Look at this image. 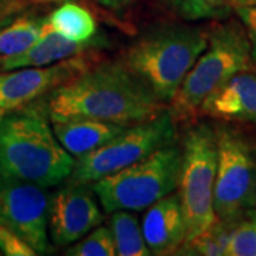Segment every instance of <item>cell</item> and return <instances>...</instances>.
I'll return each instance as SVG.
<instances>
[{
    "mask_svg": "<svg viewBox=\"0 0 256 256\" xmlns=\"http://www.w3.org/2000/svg\"><path fill=\"white\" fill-rule=\"evenodd\" d=\"M166 108L122 62L92 64L56 87L47 100L52 122L90 118L132 126L154 118Z\"/></svg>",
    "mask_w": 256,
    "mask_h": 256,
    "instance_id": "1",
    "label": "cell"
},
{
    "mask_svg": "<svg viewBox=\"0 0 256 256\" xmlns=\"http://www.w3.org/2000/svg\"><path fill=\"white\" fill-rule=\"evenodd\" d=\"M74 162L40 112L0 116V178L50 188L68 180Z\"/></svg>",
    "mask_w": 256,
    "mask_h": 256,
    "instance_id": "2",
    "label": "cell"
},
{
    "mask_svg": "<svg viewBox=\"0 0 256 256\" xmlns=\"http://www.w3.org/2000/svg\"><path fill=\"white\" fill-rule=\"evenodd\" d=\"M208 44V32L191 26H161L128 47L122 64L162 102H170Z\"/></svg>",
    "mask_w": 256,
    "mask_h": 256,
    "instance_id": "3",
    "label": "cell"
},
{
    "mask_svg": "<svg viewBox=\"0 0 256 256\" xmlns=\"http://www.w3.org/2000/svg\"><path fill=\"white\" fill-rule=\"evenodd\" d=\"M252 66L250 43L242 23L215 24L208 32V44L170 101L176 120L194 117L205 98L239 72Z\"/></svg>",
    "mask_w": 256,
    "mask_h": 256,
    "instance_id": "4",
    "label": "cell"
},
{
    "mask_svg": "<svg viewBox=\"0 0 256 256\" xmlns=\"http://www.w3.org/2000/svg\"><path fill=\"white\" fill-rule=\"evenodd\" d=\"M182 150L175 142L92 184L107 214L114 210H146L180 184Z\"/></svg>",
    "mask_w": 256,
    "mask_h": 256,
    "instance_id": "5",
    "label": "cell"
},
{
    "mask_svg": "<svg viewBox=\"0 0 256 256\" xmlns=\"http://www.w3.org/2000/svg\"><path fill=\"white\" fill-rule=\"evenodd\" d=\"M178 195L185 220V240L190 244L212 228L218 216L214 210V188L218 165L216 130L210 124L192 126L184 136Z\"/></svg>",
    "mask_w": 256,
    "mask_h": 256,
    "instance_id": "6",
    "label": "cell"
},
{
    "mask_svg": "<svg viewBox=\"0 0 256 256\" xmlns=\"http://www.w3.org/2000/svg\"><path fill=\"white\" fill-rule=\"evenodd\" d=\"M175 141V118L170 108H166L154 118L128 126L107 144L76 160L68 182L92 185Z\"/></svg>",
    "mask_w": 256,
    "mask_h": 256,
    "instance_id": "7",
    "label": "cell"
},
{
    "mask_svg": "<svg viewBox=\"0 0 256 256\" xmlns=\"http://www.w3.org/2000/svg\"><path fill=\"white\" fill-rule=\"evenodd\" d=\"M218 165L214 210L220 220H238L256 205V152L245 136L216 128Z\"/></svg>",
    "mask_w": 256,
    "mask_h": 256,
    "instance_id": "8",
    "label": "cell"
},
{
    "mask_svg": "<svg viewBox=\"0 0 256 256\" xmlns=\"http://www.w3.org/2000/svg\"><path fill=\"white\" fill-rule=\"evenodd\" d=\"M48 205L44 186L0 178V224L26 240L37 255L48 250Z\"/></svg>",
    "mask_w": 256,
    "mask_h": 256,
    "instance_id": "9",
    "label": "cell"
},
{
    "mask_svg": "<svg viewBox=\"0 0 256 256\" xmlns=\"http://www.w3.org/2000/svg\"><path fill=\"white\" fill-rule=\"evenodd\" d=\"M94 64L86 54L46 67H23L0 73V116L20 110Z\"/></svg>",
    "mask_w": 256,
    "mask_h": 256,
    "instance_id": "10",
    "label": "cell"
},
{
    "mask_svg": "<svg viewBox=\"0 0 256 256\" xmlns=\"http://www.w3.org/2000/svg\"><path fill=\"white\" fill-rule=\"evenodd\" d=\"M102 222L92 188L70 182L50 198L48 234L56 245H70Z\"/></svg>",
    "mask_w": 256,
    "mask_h": 256,
    "instance_id": "11",
    "label": "cell"
},
{
    "mask_svg": "<svg viewBox=\"0 0 256 256\" xmlns=\"http://www.w3.org/2000/svg\"><path fill=\"white\" fill-rule=\"evenodd\" d=\"M141 229L151 255L176 254L185 240V220L178 192H171L148 206Z\"/></svg>",
    "mask_w": 256,
    "mask_h": 256,
    "instance_id": "12",
    "label": "cell"
},
{
    "mask_svg": "<svg viewBox=\"0 0 256 256\" xmlns=\"http://www.w3.org/2000/svg\"><path fill=\"white\" fill-rule=\"evenodd\" d=\"M201 112L239 122H256V74L244 70L232 76L202 102Z\"/></svg>",
    "mask_w": 256,
    "mask_h": 256,
    "instance_id": "13",
    "label": "cell"
},
{
    "mask_svg": "<svg viewBox=\"0 0 256 256\" xmlns=\"http://www.w3.org/2000/svg\"><path fill=\"white\" fill-rule=\"evenodd\" d=\"M97 46L98 40L96 37L84 43L73 42L50 30L44 23V32L36 43L24 53L0 63V72H9L23 67H46L76 56L86 54Z\"/></svg>",
    "mask_w": 256,
    "mask_h": 256,
    "instance_id": "14",
    "label": "cell"
},
{
    "mask_svg": "<svg viewBox=\"0 0 256 256\" xmlns=\"http://www.w3.org/2000/svg\"><path fill=\"white\" fill-rule=\"evenodd\" d=\"M126 127L128 126L98 120L76 118L53 122V132L64 150L74 160H80L117 137Z\"/></svg>",
    "mask_w": 256,
    "mask_h": 256,
    "instance_id": "15",
    "label": "cell"
},
{
    "mask_svg": "<svg viewBox=\"0 0 256 256\" xmlns=\"http://www.w3.org/2000/svg\"><path fill=\"white\" fill-rule=\"evenodd\" d=\"M44 23L50 30L78 43L92 40L97 32L94 16L74 2H64L44 18Z\"/></svg>",
    "mask_w": 256,
    "mask_h": 256,
    "instance_id": "16",
    "label": "cell"
},
{
    "mask_svg": "<svg viewBox=\"0 0 256 256\" xmlns=\"http://www.w3.org/2000/svg\"><path fill=\"white\" fill-rule=\"evenodd\" d=\"M44 32V18L20 16L0 28V63L24 53Z\"/></svg>",
    "mask_w": 256,
    "mask_h": 256,
    "instance_id": "17",
    "label": "cell"
},
{
    "mask_svg": "<svg viewBox=\"0 0 256 256\" xmlns=\"http://www.w3.org/2000/svg\"><path fill=\"white\" fill-rule=\"evenodd\" d=\"M110 229L116 244V255L118 256H148L151 255L146 246L138 216L128 210L111 212Z\"/></svg>",
    "mask_w": 256,
    "mask_h": 256,
    "instance_id": "18",
    "label": "cell"
},
{
    "mask_svg": "<svg viewBox=\"0 0 256 256\" xmlns=\"http://www.w3.org/2000/svg\"><path fill=\"white\" fill-rule=\"evenodd\" d=\"M238 220L229 222V220H216V224L204 232L198 238H195L190 244H185L180 248V250H186L184 254L190 255H226L229 238L232 235V230L235 228Z\"/></svg>",
    "mask_w": 256,
    "mask_h": 256,
    "instance_id": "19",
    "label": "cell"
},
{
    "mask_svg": "<svg viewBox=\"0 0 256 256\" xmlns=\"http://www.w3.org/2000/svg\"><path fill=\"white\" fill-rule=\"evenodd\" d=\"M178 16L186 20L225 18L234 9V0H171Z\"/></svg>",
    "mask_w": 256,
    "mask_h": 256,
    "instance_id": "20",
    "label": "cell"
},
{
    "mask_svg": "<svg viewBox=\"0 0 256 256\" xmlns=\"http://www.w3.org/2000/svg\"><path fill=\"white\" fill-rule=\"evenodd\" d=\"M68 256H114L116 244L110 226H96L86 236L74 242L66 252Z\"/></svg>",
    "mask_w": 256,
    "mask_h": 256,
    "instance_id": "21",
    "label": "cell"
},
{
    "mask_svg": "<svg viewBox=\"0 0 256 256\" xmlns=\"http://www.w3.org/2000/svg\"><path fill=\"white\" fill-rule=\"evenodd\" d=\"M226 255L256 256V214L242 222H236L229 238Z\"/></svg>",
    "mask_w": 256,
    "mask_h": 256,
    "instance_id": "22",
    "label": "cell"
},
{
    "mask_svg": "<svg viewBox=\"0 0 256 256\" xmlns=\"http://www.w3.org/2000/svg\"><path fill=\"white\" fill-rule=\"evenodd\" d=\"M0 250L8 256H34L37 252L12 229L0 224Z\"/></svg>",
    "mask_w": 256,
    "mask_h": 256,
    "instance_id": "23",
    "label": "cell"
},
{
    "mask_svg": "<svg viewBox=\"0 0 256 256\" xmlns=\"http://www.w3.org/2000/svg\"><path fill=\"white\" fill-rule=\"evenodd\" d=\"M235 12L246 32L252 58L256 62V6H236Z\"/></svg>",
    "mask_w": 256,
    "mask_h": 256,
    "instance_id": "24",
    "label": "cell"
},
{
    "mask_svg": "<svg viewBox=\"0 0 256 256\" xmlns=\"http://www.w3.org/2000/svg\"><path fill=\"white\" fill-rule=\"evenodd\" d=\"M32 6V0H0V28L23 16Z\"/></svg>",
    "mask_w": 256,
    "mask_h": 256,
    "instance_id": "25",
    "label": "cell"
},
{
    "mask_svg": "<svg viewBox=\"0 0 256 256\" xmlns=\"http://www.w3.org/2000/svg\"><path fill=\"white\" fill-rule=\"evenodd\" d=\"M98 4L111 10H122L132 4L136 0H96Z\"/></svg>",
    "mask_w": 256,
    "mask_h": 256,
    "instance_id": "26",
    "label": "cell"
},
{
    "mask_svg": "<svg viewBox=\"0 0 256 256\" xmlns=\"http://www.w3.org/2000/svg\"><path fill=\"white\" fill-rule=\"evenodd\" d=\"M236 6H256V0H234V9Z\"/></svg>",
    "mask_w": 256,
    "mask_h": 256,
    "instance_id": "27",
    "label": "cell"
},
{
    "mask_svg": "<svg viewBox=\"0 0 256 256\" xmlns=\"http://www.w3.org/2000/svg\"><path fill=\"white\" fill-rule=\"evenodd\" d=\"M32 2H38V3H58V2H64V0H32Z\"/></svg>",
    "mask_w": 256,
    "mask_h": 256,
    "instance_id": "28",
    "label": "cell"
}]
</instances>
